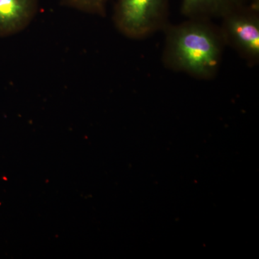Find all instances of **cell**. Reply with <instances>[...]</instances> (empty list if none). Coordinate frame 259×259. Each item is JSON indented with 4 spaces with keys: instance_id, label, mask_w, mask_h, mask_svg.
Returning a JSON list of instances; mask_svg holds the SVG:
<instances>
[{
    "instance_id": "1",
    "label": "cell",
    "mask_w": 259,
    "mask_h": 259,
    "mask_svg": "<svg viewBox=\"0 0 259 259\" xmlns=\"http://www.w3.org/2000/svg\"><path fill=\"white\" fill-rule=\"evenodd\" d=\"M174 49L181 66L196 74L208 72L217 63L218 49L214 38L208 32L197 27L180 32Z\"/></svg>"
},
{
    "instance_id": "6",
    "label": "cell",
    "mask_w": 259,
    "mask_h": 259,
    "mask_svg": "<svg viewBox=\"0 0 259 259\" xmlns=\"http://www.w3.org/2000/svg\"><path fill=\"white\" fill-rule=\"evenodd\" d=\"M227 0H183L182 9L187 14L219 10Z\"/></svg>"
},
{
    "instance_id": "4",
    "label": "cell",
    "mask_w": 259,
    "mask_h": 259,
    "mask_svg": "<svg viewBox=\"0 0 259 259\" xmlns=\"http://www.w3.org/2000/svg\"><path fill=\"white\" fill-rule=\"evenodd\" d=\"M232 35L241 47L250 54H259V28L253 19L244 16H235L229 21Z\"/></svg>"
},
{
    "instance_id": "3",
    "label": "cell",
    "mask_w": 259,
    "mask_h": 259,
    "mask_svg": "<svg viewBox=\"0 0 259 259\" xmlns=\"http://www.w3.org/2000/svg\"><path fill=\"white\" fill-rule=\"evenodd\" d=\"M38 0H0V37L21 32L36 16Z\"/></svg>"
},
{
    "instance_id": "5",
    "label": "cell",
    "mask_w": 259,
    "mask_h": 259,
    "mask_svg": "<svg viewBox=\"0 0 259 259\" xmlns=\"http://www.w3.org/2000/svg\"><path fill=\"white\" fill-rule=\"evenodd\" d=\"M62 5L90 14H102L107 0H61Z\"/></svg>"
},
{
    "instance_id": "2",
    "label": "cell",
    "mask_w": 259,
    "mask_h": 259,
    "mask_svg": "<svg viewBox=\"0 0 259 259\" xmlns=\"http://www.w3.org/2000/svg\"><path fill=\"white\" fill-rule=\"evenodd\" d=\"M166 0H118L116 20L129 35L144 32L161 13Z\"/></svg>"
},
{
    "instance_id": "7",
    "label": "cell",
    "mask_w": 259,
    "mask_h": 259,
    "mask_svg": "<svg viewBox=\"0 0 259 259\" xmlns=\"http://www.w3.org/2000/svg\"><path fill=\"white\" fill-rule=\"evenodd\" d=\"M228 1V0H227ZM228 1L233 2V3H239L241 0H228Z\"/></svg>"
}]
</instances>
